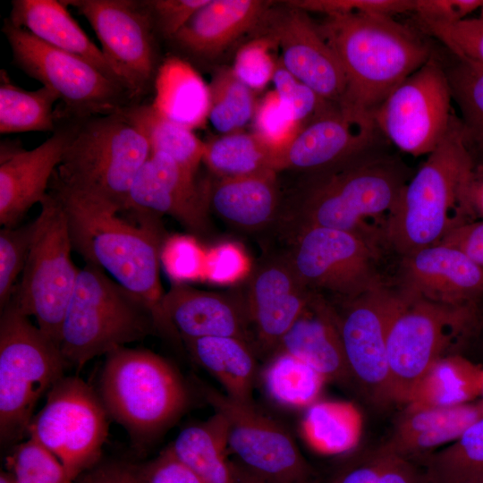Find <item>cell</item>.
<instances>
[{
  "mask_svg": "<svg viewBox=\"0 0 483 483\" xmlns=\"http://www.w3.org/2000/svg\"><path fill=\"white\" fill-rule=\"evenodd\" d=\"M410 178L398 157L374 150L312 174L298 200L281 211L276 225L286 238L309 227L349 231L380 249L386 245L389 217Z\"/></svg>",
  "mask_w": 483,
  "mask_h": 483,
  "instance_id": "obj_1",
  "label": "cell"
},
{
  "mask_svg": "<svg viewBox=\"0 0 483 483\" xmlns=\"http://www.w3.org/2000/svg\"><path fill=\"white\" fill-rule=\"evenodd\" d=\"M67 219L72 250L139 299L149 310L157 333L182 341L162 308L160 281L162 228L157 217L137 216L139 225L98 202L49 188Z\"/></svg>",
  "mask_w": 483,
  "mask_h": 483,
  "instance_id": "obj_2",
  "label": "cell"
},
{
  "mask_svg": "<svg viewBox=\"0 0 483 483\" xmlns=\"http://www.w3.org/2000/svg\"><path fill=\"white\" fill-rule=\"evenodd\" d=\"M318 29L337 56L347 88L340 105L352 114H372L408 76L433 55L419 33L391 16H326Z\"/></svg>",
  "mask_w": 483,
  "mask_h": 483,
  "instance_id": "obj_3",
  "label": "cell"
},
{
  "mask_svg": "<svg viewBox=\"0 0 483 483\" xmlns=\"http://www.w3.org/2000/svg\"><path fill=\"white\" fill-rule=\"evenodd\" d=\"M474 164L454 114L442 141L403 187L387 223L386 246L404 257L469 222L465 190Z\"/></svg>",
  "mask_w": 483,
  "mask_h": 483,
  "instance_id": "obj_4",
  "label": "cell"
},
{
  "mask_svg": "<svg viewBox=\"0 0 483 483\" xmlns=\"http://www.w3.org/2000/svg\"><path fill=\"white\" fill-rule=\"evenodd\" d=\"M70 139L49 188L125 211L132 182L151 148L123 113L68 119Z\"/></svg>",
  "mask_w": 483,
  "mask_h": 483,
  "instance_id": "obj_5",
  "label": "cell"
},
{
  "mask_svg": "<svg viewBox=\"0 0 483 483\" xmlns=\"http://www.w3.org/2000/svg\"><path fill=\"white\" fill-rule=\"evenodd\" d=\"M156 333L151 313L139 299L101 268L89 263L80 268L60 333L67 367L80 369Z\"/></svg>",
  "mask_w": 483,
  "mask_h": 483,
  "instance_id": "obj_6",
  "label": "cell"
},
{
  "mask_svg": "<svg viewBox=\"0 0 483 483\" xmlns=\"http://www.w3.org/2000/svg\"><path fill=\"white\" fill-rule=\"evenodd\" d=\"M100 399L133 441L145 444L174 422L187 406V387L174 367L145 349L122 347L106 355Z\"/></svg>",
  "mask_w": 483,
  "mask_h": 483,
  "instance_id": "obj_7",
  "label": "cell"
},
{
  "mask_svg": "<svg viewBox=\"0 0 483 483\" xmlns=\"http://www.w3.org/2000/svg\"><path fill=\"white\" fill-rule=\"evenodd\" d=\"M60 347L11 300L0 317V439L28 435L36 405L64 377Z\"/></svg>",
  "mask_w": 483,
  "mask_h": 483,
  "instance_id": "obj_8",
  "label": "cell"
},
{
  "mask_svg": "<svg viewBox=\"0 0 483 483\" xmlns=\"http://www.w3.org/2000/svg\"><path fill=\"white\" fill-rule=\"evenodd\" d=\"M36 227L21 279L12 301L59 345L62 323L80 268L72 262L66 216L58 198L48 191L40 202Z\"/></svg>",
  "mask_w": 483,
  "mask_h": 483,
  "instance_id": "obj_9",
  "label": "cell"
},
{
  "mask_svg": "<svg viewBox=\"0 0 483 483\" xmlns=\"http://www.w3.org/2000/svg\"><path fill=\"white\" fill-rule=\"evenodd\" d=\"M2 31L13 64L58 96L56 121L111 114L134 105L122 85L85 60L40 41L7 18Z\"/></svg>",
  "mask_w": 483,
  "mask_h": 483,
  "instance_id": "obj_10",
  "label": "cell"
},
{
  "mask_svg": "<svg viewBox=\"0 0 483 483\" xmlns=\"http://www.w3.org/2000/svg\"><path fill=\"white\" fill-rule=\"evenodd\" d=\"M400 292L402 301L388 332L387 363L392 401L406 404L429 369L449 355L453 344L470 326L475 309Z\"/></svg>",
  "mask_w": 483,
  "mask_h": 483,
  "instance_id": "obj_11",
  "label": "cell"
},
{
  "mask_svg": "<svg viewBox=\"0 0 483 483\" xmlns=\"http://www.w3.org/2000/svg\"><path fill=\"white\" fill-rule=\"evenodd\" d=\"M107 418L99 394L87 382L64 376L47 394L28 436L54 453L76 481L100 461Z\"/></svg>",
  "mask_w": 483,
  "mask_h": 483,
  "instance_id": "obj_12",
  "label": "cell"
},
{
  "mask_svg": "<svg viewBox=\"0 0 483 483\" xmlns=\"http://www.w3.org/2000/svg\"><path fill=\"white\" fill-rule=\"evenodd\" d=\"M286 239L284 254L310 292L344 301L386 284L377 267L380 249L358 233L309 227Z\"/></svg>",
  "mask_w": 483,
  "mask_h": 483,
  "instance_id": "obj_13",
  "label": "cell"
},
{
  "mask_svg": "<svg viewBox=\"0 0 483 483\" xmlns=\"http://www.w3.org/2000/svg\"><path fill=\"white\" fill-rule=\"evenodd\" d=\"M95 31L101 51L134 104L153 89L162 61L143 0H62Z\"/></svg>",
  "mask_w": 483,
  "mask_h": 483,
  "instance_id": "obj_14",
  "label": "cell"
},
{
  "mask_svg": "<svg viewBox=\"0 0 483 483\" xmlns=\"http://www.w3.org/2000/svg\"><path fill=\"white\" fill-rule=\"evenodd\" d=\"M444 64L434 55L373 111L382 136L400 150L429 155L445 136L453 116Z\"/></svg>",
  "mask_w": 483,
  "mask_h": 483,
  "instance_id": "obj_15",
  "label": "cell"
},
{
  "mask_svg": "<svg viewBox=\"0 0 483 483\" xmlns=\"http://www.w3.org/2000/svg\"><path fill=\"white\" fill-rule=\"evenodd\" d=\"M205 400L228 424V447L240 463L274 483H310L312 470L291 435L254 403L236 402L200 382Z\"/></svg>",
  "mask_w": 483,
  "mask_h": 483,
  "instance_id": "obj_16",
  "label": "cell"
},
{
  "mask_svg": "<svg viewBox=\"0 0 483 483\" xmlns=\"http://www.w3.org/2000/svg\"><path fill=\"white\" fill-rule=\"evenodd\" d=\"M402 293L386 284L341 301L339 329L353 379L375 402H393L387 363V338Z\"/></svg>",
  "mask_w": 483,
  "mask_h": 483,
  "instance_id": "obj_17",
  "label": "cell"
},
{
  "mask_svg": "<svg viewBox=\"0 0 483 483\" xmlns=\"http://www.w3.org/2000/svg\"><path fill=\"white\" fill-rule=\"evenodd\" d=\"M379 135L372 114L335 108L301 129L279 155L275 171L317 174L340 167L377 150Z\"/></svg>",
  "mask_w": 483,
  "mask_h": 483,
  "instance_id": "obj_18",
  "label": "cell"
},
{
  "mask_svg": "<svg viewBox=\"0 0 483 483\" xmlns=\"http://www.w3.org/2000/svg\"><path fill=\"white\" fill-rule=\"evenodd\" d=\"M310 294L284 252L266 258L250 271L242 295L257 352H276Z\"/></svg>",
  "mask_w": 483,
  "mask_h": 483,
  "instance_id": "obj_19",
  "label": "cell"
},
{
  "mask_svg": "<svg viewBox=\"0 0 483 483\" xmlns=\"http://www.w3.org/2000/svg\"><path fill=\"white\" fill-rule=\"evenodd\" d=\"M287 5L272 9L260 30L277 41L283 66L324 99L340 106L347 81L341 64L307 12Z\"/></svg>",
  "mask_w": 483,
  "mask_h": 483,
  "instance_id": "obj_20",
  "label": "cell"
},
{
  "mask_svg": "<svg viewBox=\"0 0 483 483\" xmlns=\"http://www.w3.org/2000/svg\"><path fill=\"white\" fill-rule=\"evenodd\" d=\"M171 157L151 152L130 190L125 211L135 216H169L195 235L208 233L207 186Z\"/></svg>",
  "mask_w": 483,
  "mask_h": 483,
  "instance_id": "obj_21",
  "label": "cell"
},
{
  "mask_svg": "<svg viewBox=\"0 0 483 483\" xmlns=\"http://www.w3.org/2000/svg\"><path fill=\"white\" fill-rule=\"evenodd\" d=\"M403 293L450 306H474L483 296V268L459 249L437 243L402 257Z\"/></svg>",
  "mask_w": 483,
  "mask_h": 483,
  "instance_id": "obj_22",
  "label": "cell"
},
{
  "mask_svg": "<svg viewBox=\"0 0 483 483\" xmlns=\"http://www.w3.org/2000/svg\"><path fill=\"white\" fill-rule=\"evenodd\" d=\"M70 120H58L56 129L31 150L22 149L0 161V224L19 225L36 203L47 194L52 177L62 161L70 139Z\"/></svg>",
  "mask_w": 483,
  "mask_h": 483,
  "instance_id": "obj_23",
  "label": "cell"
},
{
  "mask_svg": "<svg viewBox=\"0 0 483 483\" xmlns=\"http://www.w3.org/2000/svg\"><path fill=\"white\" fill-rule=\"evenodd\" d=\"M162 308L182 341L232 336L253 346L242 292H208L176 283L165 292Z\"/></svg>",
  "mask_w": 483,
  "mask_h": 483,
  "instance_id": "obj_24",
  "label": "cell"
},
{
  "mask_svg": "<svg viewBox=\"0 0 483 483\" xmlns=\"http://www.w3.org/2000/svg\"><path fill=\"white\" fill-rule=\"evenodd\" d=\"M272 2L208 0L169 41L187 58L213 60L264 23Z\"/></svg>",
  "mask_w": 483,
  "mask_h": 483,
  "instance_id": "obj_25",
  "label": "cell"
},
{
  "mask_svg": "<svg viewBox=\"0 0 483 483\" xmlns=\"http://www.w3.org/2000/svg\"><path fill=\"white\" fill-rule=\"evenodd\" d=\"M275 352L299 359L325 380L343 386L354 383L343 346L337 311L320 293L311 292Z\"/></svg>",
  "mask_w": 483,
  "mask_h": 483,
  "instance_id": "obj_26",
  "label": "cell"
},
{
  "mask_svg": "<svg viewBox=\"0 0 483 483\" xmlns=\"http://www.w3.org/2000/svg\"><path fill=\"white\" fill-rule=\"evenodd\" d=\"M209 211L239 230L259 232L276 225L281 210L277 173L218 178L207 186Z\"/></svg>",
  "mask_w": 483,
  "mask_h": 483,
  "instance_id": "obj_27",
  "label": "cell"
},
{
  "mask_svg": "<svg viewBox=\"0 0 483 483\" xmlns=\"http://www.w3.org/2000/svg\"><path fill=\"white\" fill-rule=\"evenodd\" d=\"M482 416L483 399L445 407L405 408L381 448L412 460L453 443Z\"/></svg>",
  "mask_w": 483,
  "mask_h": 483,
  "instance_id": "obj_28",
  "label": "cell"
},
{
  "mask_svg": "<svg viewBox=\"0 0 483 483\" xmlns=\"http://www.w3.org/2000/svg\"><path fill=\"white\" fill-rule=\"evenodd\" d=\"M11 4L7 20L13 25L55 48L85 60L122 85L101 49L88 38L62 0H13Z\"/></svg>",
  "mask_w": 483,
  "mask_h": 483,
  "instance_id": "obj_29",
  "label": "cell"
},
{
  "mask_svg": "<svg viewBox=\"0 0 483 483\" xmlns=\"http://www.w3.org/2000/svg\"><path fill=\"white\" fill-rule=\"evenodd\" d=\"M153 92L150 105L161 116L192 131L204 127L208 121L209 85L186 59L177 55L165 57Z\"/></svg>",
  "mask_w": 483,
  "mask_h": 483,
  "instance_id": "obj_30",
  "label": "cell"
},
{
  "mask_svg": "<svg viewBox=\"0 0 483 483\" xmlns=\"http://www.w3.org/2000/svg\"><path fill=\"white\" fill-rule=\"evenodd\" d=\"M191 358L216 377L231 399L253 403L258 366L255 350L248 342L232 336L182 340Z\"/></svg>",
  "mask_w": 483,
  "mask_h": 483,
  "instance_id": "obj_31",
  "label": "cell"
},
{
  "mask_svg": "<svg viewBox=\"0 0 483 483\" xmlns=\"http://www.w3.org/2000/svg\"><path fill=\"white\" fill-rule=\"evenodd\" d=\"M170 447L205 483H233L228 424L221 413L184 428Z\"/></svg>",
  "mask_w": 483,
  "mask_h": 483,
  "instance_id": "obj_32",
  "label": "cell"
},
{
  "mask_svg": "<svg viewBox=\"0 0 483 483\" xmlns=\"http://www.w3.org/2000/svg\"><path fill=\"white\" fill-rule=\"evenodd\" d=\"M482 369L458 355H446L427 372L405 404L407 409L445 407L481 395Z\"/></svg>",
  "mask_w": 483,
  "mask_h": 483,
  "instance_id": "obj_33",
  "label": "cell"
},
{
  "mask_svg": "<svg viewBox=\"0 0 483 483\" xmlns=\"http://www.w3.org/2000/svg\"><path fill=\"white\" fill-rule=\"evenodd\" d=\"M122 113L141 131L151 152L165 154L196 174L203 161L205 141L192 130L161 116L150 104H134L123 108Z\"/></svg>",
  "mask_w": 483,
  "mask_h": 483,
  "instance_id": "obj_34",
  "label": "cell"
},
{
  "mask_svg": "<svg viewBox=\"0 0 483 483\" xmlns=\"http://www.w3.org/2000/svg\"><path fill=\"white\" fill-rule=\"evenodd\" d=\"M277 157L278 154L257 134L242 131L205 141L202 162L218 178H233L276 172Z\"/></svg>",
  "mask_w": 483,
  "mask_h": 483,
  "instance_id": "obj_35",
  "label": "cell"
},
{
  "mask_svg": "<svg viewBox=\"0 0 483 483\" xmlns=\"http://www.w3.org/2000/svg\"><path fill=\"white\" fill-rule=\"evenodd\" d=\"M58 96L42 86L26 90L15 85L7 72H0V133L52 131L56 129L54 104Z\"/></svg>",
  "mask_w": 483,
  "mask_h": 483,
  "instance_id": "obj_36",
  "label": "cell"
},
{
  "mask_svg": "<svg viewBox=\"0 0 483 483\" xmlns=\"http://www.w3.org/2000/svg\"><path fill=\"white\" fill-rule=\"evenodd\" d=\"M324 381L306 363L285 352L273 354L262 372L270 399L289 409L309 408L315 403Z\"/></svg>",
  "mask_w": 483,
  "mask_h": 483,
  "instance_id": "obj_37",
  "label": "cell"
},
{
  "mask_svg": "<svg viewBox=\"0 0 483 483\" xmlns=\"http://www.w3.org/2000/svg\"><path fill=\"white\" fill-rule=\"evenodd\" d=\"M359 419L349 404L338 402H316L301 421L306 442L315 450L337 453L352 448L359 436Z\"/></svg>",
  "mask_w": 483,
  "mask_h": 483,
  "instance_id": "obj_38",
  "label": "cell"
},
{
  "mask_svg": "<svg viewBox=\"0 0 483 483\" xmlns=\"http://www.w3.org/2000/svg\"><path fill=\"white\" fill-rule=\"evenodd\" d=\"M444 64L452 99L461 112L466 144L483 161V67L459 59Z\"/></svg>",
  "mask_w": 483,
  "mask_h": 483,
  "instance_id": "obj_39",
  "label": "cell"
},
{
  "mask_svg": "<svg viewBox=\"0 0 483 483\" xmlns=\"http://www.w3.org/2000/svg\"><path fill=\"white\" fill-rule=\"evenodd\" d=\"M428 483H469L483 476V416L444 450L430 454Z\"/></svg>",
  "mask_w": 483,
  "mask_h": 483,
  "instance_id": "obj_40",
  "label": "cell"
},
{
  "mask_svg": "<svg viewBox=\"0 0 483 483\" xmlns=\"http://www.w3.org/2000/svg\"><path fill=\"white\" fill-rule=\"evenodd\" d=\"M210 108L208 121L222 134L242 131L251 123L258 101L254 91L242 83L232 68L217 70L208 84Z\"/></svg>",
  "mask_w": 483,
  "mask_h": 483,
  "instance_id": "obj_41",
  "label": "cell"
},
{
  "mask_svg": "<svg viewBox=\"0 0 483 483\" xmlns=\"http://www.w3.org/2000/svg\"><path fill=\"white\" fill-rule=\"evenodd\" d=\"M5 463L15 483H75L58 458L30 436L14 445Z\"/></svg>",
  "mask_w": 483,
  "mask_h": 483,
  "instance_id": "obj_42",
  "label": "cell"
},
{
  "mask_svg": "<svg viewBox=\"0 0 483 483\" xmlns=\"http://www.w3.org/2000/svg\"><path fill=\"white\" fill-rule=\"evenodd\" d=\"M278 49L275 37L260 30L237 50L232 67L234 75L254 92L264 89L273 80L279 61L275 55Z\"/></svg>",
  "mask_w": 483,
  "mask_h": 483,
  "instance_id": "obj_43",
  "label": "cell"
},
{
  "mask_svg": "<svg viewBox=\"0 0 483 483\" xmlns=\"http://www.w3.org/2000/svg\"><path fill=\"white\" fill-rule=\"evenodd\" d=\"M417 30L436 38L455 57L483 67V20L466 18L453 23L415 21Z\"/></svg>",
  "mask_w": 483,
  "mask_h": 483,
  "instance_id": "obj_44",
  "label": "cell"
},
{
  "mask_svg": "<svg viewBox=\"0 0 483 483\" xmlns=\"http://www.w3.org/2000/svg\"><path fill=\"white\" fill-rule=\"evenodd\" d=\"M36 227L35 219L0 230V309L11 301L15 281L25 267Z\"/></svg>",
  "mask_w": 483,
  "mask_h": 483,
  "instance_id": "obj_45",
  "label": "cell"
},
{
  "mask_svg": "<svg viewBox=\"0 0 483 483\" xmlns=\"http://www.w3.org/2000/svg\"><path fill=\"white\" fill-rule=\"evenodd\" d=\"M251 124L252 132L271 147L278 157L301 129L274 89L258 101Z\"/></svg>",
  "mask_w": 483,
  "mask_h": 483,
  "instance_id": "obj_46",
  "label": "cell"
},
{
  "mask_svg": "<svg viewBox=\"0 0 483 483\" xmlns=\"http://www.w3.org/2000/svg\"><path fill=\"white\" fill-rule=\"evenodd\" d=\"M272 82L274 90L301 128L326 113L340 107L338 105L324 99L296 79L283 66L280 60Z\"/></svg>",
  "mask_w": 483,
  "mask_h": 483,
  "instance_id": "obj_47",
  "label": "cell"
},
{
  "mask_svg": "<svg viewBox=\"0 0 483 483\" xmlns=\"http://www.w3.org/2000/svg\"><path fill=\"white\" fill-rule=\"evenodd\" d=\"M285 3L307 13H318L326 16L370 13L392 17L399 13H413L414 9V0H296Z\"/></svg>",
  "mask_w": 483,
  "mask_h": 483,
  "instance_id": "obj_48",
  "label": "cell"
},
{
  "mask_svg": "<svg viewBox=\"0 0 483 483\" xmlns=\"http://www.w3.org/2000/svg\"><path fill=\"white\" fill-rule=\"evenodd\" d=\"M205 254L191 238L174 236L164 242L161 261L174 280L202 277Z\"/></svg>",
  "mask_w": 483,
  "mask_h": 483,
  "instance_id": "obj_49",
  "label": "cell"
},
{
  "mask_svg": "<svg viewBox=\"0 0 483 483\" xmlns=\"http://www.w3.org/2000/svg\"><path fill=\"white\" fill-rule=\"evenodd\" d=\"M250 263L242 250L233 243L211 249L204 258L202 277L218 284H231L248 276Z\"/></svg>",
  "mask_w": 483,
  "mask_h": 483,
  "instance_id": "obj_50",
  "label": "cell"
},
{
  "mask_svg": "<svg viewBox=\"0 0 483 483\" xmlns=\"http://www.w3.org/2000/svg\"><path fill=\"white\" fill-rule=\"evenodd\" d=\"M208 0H143L157 34L171 39Z\"/></svg>",
  "mask_w": 483,
  "mask_h": 483,
  "instance_id": "obj_51",
  "label": "cell"
},
{
  "mask_svg": "<svg viewBox=\"0 0 483 483\" xmlns=\"http://www.w3.org/2000/svg\"><path fill=\"white\" fill-rule=\"evenodd\" d=\"M140 468L148 483H205L170 446Z\"/></svg>",
  "mask_w": 483,
  "mask_h": 483,
  "instance_id": "obj_52",
  "label": "cell"
},
{
  "mask_svg": "<svg viewBox=\"0 0 483 483\" xmlns=\"http://www.w3.org/2000/svg\"><path fill=\"white\" fill-rule=\"evenodd\" d=\"M483 0H414L417 21L453 23L480 8Z\"/></svg>",
  "mask_w": 483,
  "mask_h": 483,
  "instance_id": "obj_53",
  "label": "cell"
},
{
  "mask_svg": "<svg viewBox=\"0 0 483 483\" xmlns=\"http://www.w3.org/2000/svg\"><path fill=\"white\" fill-rule=\"evenodd\" d=\"M75 483H148L140 465L123 462H98L77 479Z\"/></svg>",
  "mask_w": 483,
  "mask_h": 483,
  "instance_id": "obj_54",
  "label": "cell"
},
{
  "mask_svg": "<svg viewBox=\"0 0 483 483\" xmlns=\"http://www.w3.org/2000/svg\"><path fill=\"white\" fill-rule=\"evenodd\" d=\"M439 243L459 249L483 268V220L469 221L459 225Z\"/></svg>",
  "mask_w": 483,
  "mask_h": 483,
  "instance_id": "obj_55",
  "label": "cell"
},
{
  "mask_svg": "<svg viewBox=\"0 0 483 483\" xmlns=\"http://www.w3.org/2000/svg\"><path fill=\"white\" fill-rule=\"evenodd\" d=\"M465 204L470 221L483 220V161L476 162L470 174Z\"/></svg>",
  "mask_w": 483,
  "mask_h": 483,
  "instance_id": "obj_56",
  "label": "cell"
},
{
  "mask_svg": "<svg viewBox=\"0 0 483 483\" xmlns=\"http://www.w3.org/2000/svg\"><path fill=\"white\" fill-rule=\"evenodd\" d=\"M378 466L376 453L370 457L342 470L330 483H377Z\"/></svg>",
  "mask_w": 483,
  "mask_h": 483,
  "instance_id": "obj_57",
  "label": "cell"
},
{
  "mask_svg": "<svg viewBox=\"0 0 483 483\" xmlns=\"http://www.w3.org/2000/svg\"><path fill=\"white\" fill-rule=\"evenodd\" d=\"M232 464V470H233V483H274L263 477H260L247 468H245L243 465L239 463H233Z\"/></svg>",
  "mask_w": 483,
  "mask_h": 483,
  "instance_id": "obj_58",
  "label": "cell"
},
{
  "mask_svg": "<svg viewBox=\"0 0 483 483\" xmlns=\"http://www.w3.org/2000/svg\"><path fill=\"white\" fill-rule=\"evenodd\" d=\"M0 483H15L13 477L7 470H1Z\"/></svg>",
  "mask_w": 483,
  "mask_h": 483,
  "instance_id": "obj_59",
  "label": "cell"
},
{
  "mask_svg": "<svg viewBox=\"0 0 483 483\" xmlns=\"http://www.w3.org/2000/svg\"><path fill=\"white\" fill-rule=\"evenodd\" d=\"M469 483H483V476H481V477H479V478H478V479H474V480H472V481H470Z\"/></svg>",
  "mask_w": 483,
  "mask_h": 483,
  "instance_id": "obj_60",
  "label": "cell"
},
{
  "mask_svg": "<svg viewBox=\"0 0 483 483\" xmlns=\"http://www.w3.org/2000/svg\"><path fill=\"white\" fill-rule=\"evenodd\" d=\"M479 18L481 19V20H483V4H482V5H481V7H480V14H479Z\"/></svg>",
  "mask_w": 483,
  "mask_h": 483,
  "instance_id": "obj_61",
  "label": "cell"
},
{
  "mask_svg": "<svg viewBox=\"0 0 483 483\" xmlns=\"http://www.w3.org/2000/svg\"><path fill=\"white\" fill-rule=\"evenodd\" d=\"M481 396L483 399V369H482V386H481Z\"/></svg>",
  "mask_w": 483,
  "mask_h": 483,
  "instance_id": "obj_62",
  "label": "cell"
}]
</instances>
